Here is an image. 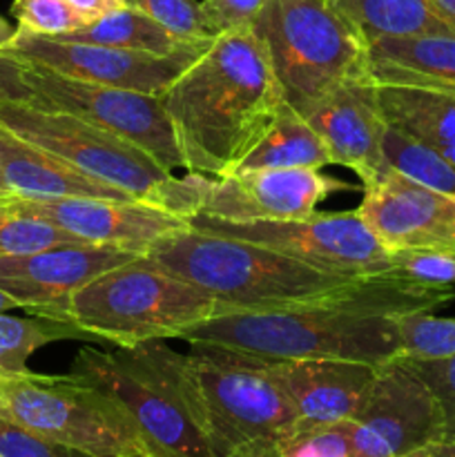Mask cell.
<instances>
[{
    "mask_svg": "<svg viewBox=\"0 0 455 457\" xmlns=\"http://www.w3.org/2000/svg\"><path fill=\"white\" fill-rule=\"evenodd\" d=\"M208 47L210 45H201L186 52L161 56V54L134 52V49L110 47V45L76 43V40L29 34L16 27V34L0 54H7L27 65L58 71L70 79L161 96Z\"/></svg>",
    "mask_w": 455,
    "mask_h": 457,
    "instance_id": "cell-13",
    "label": "cell"
},
{
    "mask_svg": "<svg viewBox=\"0 0 455 457\" xmlns=\"http://www.w3.org/2000/svg\"><path fill=\"white\" fill-rule=\"evenodd\" d=\"M134 7L154 18L174 36L192 43H210L217 36L210 31L201 0H134Z\"/></svg>",
    "mask_w": 455,
    "mask_h": 457,
    "instance_id": "cell-32",
    "label": "cell"
},
{
    "mask_svg": "<svg viewBox=\"0 0 455 457\" xmlns=\"http://www.w3.org/2000/svg\"><path fill=\"white\" fill-rule=\"evenodd\" d=\"M62 339H87V333L71 321L52 320V317H13L0 312V378H16L31 373L27 361L38 348Z\"/></svg>",
    "mask_w": 455,
    "mask_h": 457,
    "instance_id": "cell-26",
    "label": "cell"
},
{
    "mask_svg": "<svg viewBox=\"0 0 455 457\" xmlns=\"http://www.w3.org/2000/svg\"><path fill=\"white\" fill-rule=\"evenodd\" d=\"M141 254L114 245H54L21 257L0 259V290L29 315L62 321L67 302L103 272L134 262Z\"/></svg>",
    "mask_w": 455,
    "mask_h": 457,
    "instance_id": "cell-16",
    "label": "cell"
},
{
    "mask_svg": "<svg viewBox=\"0 0 455 457\" xmlns=\"http://www.w3.org/2000/svg\"><path fill=\"white\" fill-rule=\"evenodd\" d=\"M31 101V89L25 80V62L0 54V103Z\"/></svg>",
    "mask_w": 455,
    "mask_h": 457,
    "instance_id": "cell-36",
    "label": "cell"
},
{
    "mask_svg": "<svg viewBox=\"0 0 455 457\" xmlns=\"http://www.w3.org/2000/svg\"><path fill=\"white\" fill-rule=\"evenodd\" d=\"M9 212L54 223L87 244L114 245L145 254L152 245L172 232L187 228V221L161 205L129 199H92V196H58V199H21L12 196Z\"/></svg>",
    "mask_w": 455,
    "mask_h": 457,
    "instance_id": "cell-15",
    "label": "cell"
},
{
    "mask_svg": "<svg viewBox=\"0 0 455 457\" xmlns=\"http://www.w3.org/2000/svg\"><path fill=\"white\" fill-rule=\"evenodd\" d=\"M252 29L288 105L306 114L352 76L370 74L366 45L328 0H266Z\"/></svg>",
    "mask_w": 455,
    "mask_h": 457,
    "instance_id": "cell-7",
    "label": "cell"
},
{
    "mask_svg": "<svg viewBox=\"0 0 455 457\" xmlns=\"http://www.w3.org/2000/svg\"><path fill=\"white\" fill-rule=\"evenodd\" d=\"M0 120L94 181L119 187L147 204H154L163 183L174 177L141 147L67 112L4 101L0 103Z\"/></svg>",
    "mask_w": 455,
    "mask_h": 457,
    "instance_id": "cell-10",
    "label": "cell"
},
{
    "mask_svg": "<svg viewBox=\"0 0 455 457\" xmlns=\"http://www.w3.org/2000/svg\"><path fill=\"white\" fill-rule=\"evenodd\" d=\"M437 16L455 31V0H428Z\"/></svg>",
    "mask_w": 455,
    "mask_h": 457,
    "instance_id": "cell-40",
    "label": "cell"
},
{
    "mask_svg": "<svg viewBox=\"0 0 455 457\" xmlns=\"http://www.w3.org/2000/svg\"><path fill=\"white\" fill-rule=\"evenodd\" d=\"M0 420L94 457L154 451L119 402L74 373L0 378Z\"/></svg>",
    "mask_w": 455,
    "mask_h": 457,
    "instance_id": "cell-8",
    "label": "cell"
},
{
    "mask_svg": "<svg viewBox=\"0 0 455 457\" xmlns=\"http://www.w3.org/2000/svg\"><path fill=\"white\" fill-rule=\"evenodd\" d=\"M125 4H128V7H134V0H123Z\"/></svg>",
    "mask_w": 455,
    "mask_h": 457,
    "instance_id": "cell-46",
    "label": "cell"
},
{
    "mask_svg": "<svg viewBox=\"0 0 455 457\" xmlns=\"http://www.w3.org/2000/svg\"><path fill=\"white\" fill-rule=\"evenodd\" d=\"M281 457H355L351 442V422L302 427L277 442Z\"/></svg>",
    "mask_w": 455,
    "mask_h": 457,
    "instance_id": "cell-30",
    "label": "cell"
},
{
    "mask_svg": "<svg viewBox=\"0 0 455 457\" xmlns=\"http://www.w3.org/2000/svg\"><path fill=\"white\" fill-rule=\"evenodd\" d=\"M303 116L326 141L333 163L352 170L361 187L373 186L388 170L382 150L386 120L370 74L343 80Z\"/></svg>",
    "mask_w": 455,
    "mask_h": 457,
    "instance_id": "cell-18",
    "label": "cell"
},
{
    "mask_svg": "<svg viewBox=\"0 0 455 457\" xmlns=\"http://www.w3.org/2000/svg\"><path fill=\"white\" fill-rule=\"evenodd\" d=\"M186 172L228 177L259 145L285 96L252 27L219 34L161 94Z\"/></svg>",
    "mask_w": 455,
    "mask_h": 457,
    "instance_id": "cell-2",
    "label": "cell"
},
{
    "mask_svg": "<svg viewBox=\"0 0 455 457\" xmlns=\"http://www.w3.org/2000/svg\"><path fill=\"white\" fill-rule=\"evenodd\" d=\"M13 34H16V27H13L12 22L7 21V18L0 16V52H3V49L7 47L9 40L13 38Z\"/></svg>",
    "mask_w": 455,
    "mask_h": 457,
    "instance_id": "cell-41",
    "label": "cell"
},
{
    "mask_svg": "<svg viewBox=\"0 0 455 457\" xmlns=\"http://www.w3.org/2000/svg\"><path fill=\"white\" fill-rule=\"evenodd\" d=\"M400 360L406 361L431 388L444 420V440H455V355L440 360Z\"/></svg>",
    "mask_w": 455,
    "mask_h": 457,
    "instance_id": "cell-33",
    "label": "cell"
},
{
    "mask_svg": "<svg viewBox=\"0 0 455 457\" xmlns=\"http://www.w3.org/2000/svg\"><path fill=\"white\" fill-rule=\"evenodd\" d=\"M12 13L18 21V29L38 36H65L89 25L65 0H13Z\"/></svg>",
    "mask_w": 455,
    "mask_h": 457,
    "instance_id": "cell-31",
    "label": "cell"
},
{
    "mask_svg": "<svg viewBox=\"0 0 455 457\" xmlns=\"http://www.w3.org/2000/svg\"><path fill=\"white\" fill-rule=\"evenodd\" d=\"M70 373L119 402L143 440L165 457H214L201 427L181 353L163 342L80 348Z\"/></svg>",
    "mask_w": 455,
    "mask_h": 457,
    "instance_id": "cell-4",
    "label": "cell"
},
{
    "mask_svg": "<svg viewBox=\"0 0 455 457\" xmlns=\"http://www.w3.org/2000/svg\"><path fill=\"white\" fill-rule=\"evenodd\" d=\"M70 7H74L80 16L87 18L89 22L98 21V18L107 16V13L116 12L120 7H128L123 0H65Z\"/></svg>",
    "mask_w": 455,
    "mask_h": 457,
    "instance_id": "cell-37",
    "label": "cell"
},
{
    "mask_svg": "<svg viewBox=\"0 0 455 457\" xmlns=\"http://www.w3.org/2000/svg\"><path fill=\"white\" fill-rule=\"evenodd\" d=\"M25 80L34 105L67 112L141 147L168 172L186 170L161 96L70 79L25 62Z\"/></svg>",
    "mask_w": 455,
    "mask_h": 457,
    "instance_id": "cell-12",
    "label": "cell"
},
{
    "mask_svg": "<svg viewBox=\"0 0 455 457\" xmlns=\"http://www.w3.org/2000/svg\"><path fill=\"white\" fill-rule=\"evenodd\" d=\"M328 3L364 40V45L388 36H455V31L437 16L428 0H328Z\"/></svg>",
    "mask_w": 455,
    "mask_h": 457,
    "instance_id": "cell-23",
    "label": "cell"
},
{
    "mask_svg": "<svg viewBox=\"0 0 455 457\" xmlns=\"http://www.w3.org/2000/svg\"><path fill=\"white\" fill-rule=\"evenodd\" d=\"M212 315H217V302L210 295L141 254L76 290L67 302L62 321L79 326L92 342L132 348L177 339L187 326Z\"/></svg>",
    "mask_w": 455,
    "mask_h": 457,
    "instance_id": "cell-5",
    "label": "cell"
},
{
    "mask_svg": "<svg viewBox=\"0 0 455 457\" xmlns=\"http://www.w3.org/2000/svg\"><path fill=\"white\" fill-rule=\"evenodd\" d=\"M143 257L210 295L217 302V315L306 302L361 279L333 275L266 245L190 226L159 239Z\"/></svg>",
    "mask_w": 455,
    "mask_h": 457,
    "instance_id": "cell-3",
    "label": "cell"
},
{
    "mask_svg": "<svg viewBox=\"0 0 455 457\" xmlns=\"http://www.w3.org/2000/svg\"><path fill=\"white\" fill-rule=\"evenodd\" d=\"M228 457H281V455H279V449H277V442L261 440V442H252V445L241 446V449H236L235 453H230Z\"/></svg>",
    "mask_w": 455,
    "mask_h": 457,
    "instance_id": "cell-38",
    "label": "cell"
},
{
    "mask_svg": "<svg viewBox=\"0 0 455 457\" xmlns=\"http://www.w3.org/2000/svg\"><path fill=\"white\" fill-rule=\"evenodd\" d=\"M183 366L214 457H228L252 442H279L297 427V411L272 370V360L192 346Z\"/></svg>",
    "mask_w": 455,
    "mask_h": 457,
    "instance_id": "cell-6",
    "label": "cell"
},
{
    "mask_svg": "<svg viewBox=\"0 0 455 457\" xmlns=\"http://www.w3.org/2000/svg\"><path fill=\"white\" fill-rule=\"evenodd\" d=\"M186 221L194 230L252 241L333 275L370 277L388 272V250L355 210L257 221H228L194 212Z\"/></svg>",
    "mask_w": 455,
    "mask_h": 457,
    "instance_id": "cell-11",
    "label": "cell"
},
{
    "mask_svg": "<svg viewBox=\"0 0 455 457\" xmlns=\"http://www.w3.org/2000/svg\"><path fill=\"white\" fill-rule=\"evenodd\" d=\"M65 244L79 245L87 244V241L54 226V223L40 221V219L34 217H16V214H12V217L0 223V259L21 257V254H31Z\"/></svg>",
    "mask_w": 455,
    "mask_h": 457,
    "instance_id": "cell-29",
    "label": "cell"
},
{
    "mask_svg": "<svg viewBox=\"0 0 455 457\" xmlns=\"http://www.w3.org/2000/svg\"><path fill=\"white\" fill-rule=\"evenodd\" d=\"M404 457H455V442L453 440H437L431 445L422 446V449L410 451Z\"/></svg>",
    "mask_w": 455,
    "mask_h": 457,
    "instance_id": "cell-39",
    "label": "cell"
},
{
    "mask_svg": "<svg viewBox=\"0 0 455 457\" xmlns=\"http://www.w3.org/2000/svg\"><path fill=\"white\" fill-rule=\"evenodd\" d=\"M379 366L351 360H272L302 427L352 422Z\"/></svg>",
    "mask_w": 455,
    "mask_h": 457,
    "instance_id": "cell-19",
    "label": "cell"
},
{
    "mask_svg": "<svg viewBox=\"0 0 455 457\" xmlns=\"http://www.w3.org/2000/svg\"><path fill=\"white\" fill-rule=\"evenodd\" d=\"M0 172L12 195L21 199H58V196L134 199L119 187L94 181L87 174L79 172L56 154L22 138L3 120H0Z\"/></svg>",
    "mask_w": 455,
    "mask_h": 457,
    "instance_id": "cell-20",
    "label": "cell"
},
{
    "mask_svg": "<svg viewBox=\"0 0 455 457\" xmlns=\"http://www.w3.org/2000/svg\"><path fill=\"white\" fill-rule=\"evenodd\" d=\"M382 150L391 170L437 192L455 195V165L433 147L386 123Z\"/></svg>",
    "mask_w": 455,
    "mask_h": 457,
    "instance_id": "cell-27",
    "label": "cell"
},
{
    "mask_svg": "<svg viewBox=\"0 0 455 457\" xmlns=\"http://www.w3.org/2000/svg\"><path fill=\"white\" fill-rule=\"evenodd\" d=\"M401 355L406 360H440L455 355V317H435L433 311L395 317Z\"/></svg>",
    "mask_w": 455,
    "mask_h": 457,
    "instance_id": "cell-28",
    "label": "cell"
},
{
    "mask_svg": "<svg viewBox=\"0 0 455 457\" xmlns=\"http://www.w3.org/2000/svg\"><path fill=\"white\" fill-rule=\"evenodd\" d=\"M437 440H444V420L431 388L400 357L379 366L351 422L355 457H404Z\"/></svg>",
    "mask_w": 455,
    "mask_h": 457,
    "instance_id": "cell-14",
    "label": "cell"
},
{
    "mask_svg": "<svg viewBox=\"0 0 455 457\" xmlns=\"http://www.w3.org/2000/svg\"><path fill=\"white\" fill-rule=\"evenodd\" d=\"M266 0H201L205 21L214 36L252 27Z\"/></svg>",
    "mask_w": 455,
    "mask_h": 457,
    "instance_id": "cell-35",
    "label": "cell"
},
{
    "mask_svg": "<svg viewBox=\"0 0 455 457\" xmlns=\"http://www.w3.org/2000/svg\"><path fill=\"white\" fill-rule=\"evenodd\" d=\"M0 196H13V195H12V190H9L7 181H4L3 172H0Z\"/></svg>",
    "mask_w": 455,
    "mask_h": 457,
    "instance_id": "cell-45",
    "label": "cell"
},
{
    "mask_svg": "<svg viewBox=\"0 0 455 457\" xmlns=\"http://www.w3.org/2000/svg\"><path fill=\"white\" fill-rule=\"evenodd\" d=\"M366 58L375 83L455 94V36H388L366 45Z\"/></svg>",
    "mask_w": 455,
    "mask_h": 457,
    "instance_id": "cell-21",
    "label": "cell"
},
{
    "mask_svg": "<svg viewBox=\"0 0 455 457\" xmlns=\"http://www.w3.org/2000/svg\"><path fill=\"white\" fill-rule=\"evenodd\" d=\"M9 201H12V196H0V223L12 217V212H9Z\"/></svg>",
    "mask_w": 455,
    "mask_h": 457,
    "instance_id": "cell-43",
    "label": "cell"
},
{
    "mask_svg": "<svg viewBox=\"0 0 455 457\" xmlns=\"http://www.w3.org/2000/svg\"><path fill=\"white\" fill-rule=\"evenodd\" d=\"M386 250H455V195L437 192L388 168L355 210Z\"/></svg>",
    "mask_w": 455,
    "mask_h": 457,
    "instance_id": "cell-17",
    "label": "cell"
},
{
    "mask_svg": "<svg viewBox=\"0 0 455 457\" xmlns=\"http://www.w3.org/2000/svg\"><path fill=\"white\" fill-rule=\"evenodd\" d=\"M453 442H455V440H453Z\"/></svg>",
    "mask_w": 455,
    "mask_h": 457,
    "instance_id": "cell-47",
    "label": "cell"
},
{
    "mask_svg": "<svg viewBox=\"0 0 455 457\" xmlns=\"http://www.w3.org/2000/svg\"><path fill=\"white\" fill-rule=\"evenodd\" d=\"M116 457H165L159 451H141V453H129V455H116Z\"/></svg>",
    "mask_w": 455,
    "mask_h": 457,
    "instance_id": "cell-44",
    "label": "cell"
},
{
    "mask_svg": "<svg viewBox=\"0 0 455 457\" xmlns=\"http://www.w3.org/2000/svg\"><path fill=\"white\" fill-rule=\"evenodd\" d=\"M351 190H355L351 183L315 168L236 170L219 179L187 172L181 179L170 177L154 205L183 219L194 212L228 221L303 219L315 214L328 196Z\"/></svg>",
    "mask_w": 455,
    "mask_h": 457,
    "instance_id": "cell-9",
    "label": "cell"
},
{
    "mask_svg": "<svg viewBox=\"0 0 455 457\" xmlns=\"http://www.w3.org/2000/svg\"><path fill=\"white\" fill-rule=\"evenodd\" d=\"M13 308H18V303L13 302L7 293H3V290H0V312L13 311Z\"/></svg>",
    "mask_w": 455,
    "mask_h": 457,
    "instance_id": "cell-42",
    "label": "cell"
},
{
    "mask_svg": "<svg viewBox=\"0 0 455 457\" xmlns=\"http://www.w3.org/2000/svg\"><path fill=\"white\" fill-rule=\"evenodd\" d=\"M377 101L388 125L433 147L455 165V94L377 83Z\"/></svg>",
    "mask_w": 455,
    "mask_h": 457,
    "instance_id": "cell-22",
    "label": "cell"
},
{
    "mask_svg": "<svg viewBox=\"0 0 455 457\" xmlns=\"http://www.w3.org/2000/svg\"><path fill=\"white\" fill-rule=\"evenodd\" d=\"M455 293L370 275L306 302L219 312L181 330L190 346H219L266 360H351L386 364L401 355L395 317L435 311Z\"/></svg>",
    "mask_w": 455,
    "mask_h": 457,
    "instance_id": "cell-1",
    "label": "cell"
},
{
    "mask_svg": "<svg viewBox=\"0 0 455 457\" xmlns=\"http://www.w3.org/2000/svg\"><path fill=\"white\" fill-rule=\"evenodd\" d=\"M56 38L76 40V43L110 45V47L161 54V56H170V54H178L212 43V40L210 43H192V40L178 38L138 7H120L116 12L107 13V16L98 18V21L89 22V25L80 27V29L71 31V34L56 36Z\"/></svg>",
    "mask_w": 455,
    "mask_h": 457,
    "instance_id": "cell-25",
    "label": "cell"
},
{
    "mask_svg": "<svg viewBox=\"0 0 455 457\" xmlns=\"http://www.w3.org/2000/svg\"><path fill=\"white\" fill-rule=\"evenodd\" d=\"M333 163L328 145L302 112L284 103L279 116L239 170H321Z\"/></svg>",
    "mask_w": 455,
    "mask_h": 457,
    "instance_id": "cell-24",
    "label": "cell"
},
{
    "mask_svg": "<svg viewBox=\"0 0 455 457\" xmlns=\"http://www.w3.org/2000/svg\"><path fill=\"white\" fill-rule=\"evenodd\" d=\"M0 457H94L0 420Z\"/></svg>",
    "mask_w": 455,
    "mask_h": 457,
    "instance_id": "cell-34",
    "label": "cell"
}]
</instances>
